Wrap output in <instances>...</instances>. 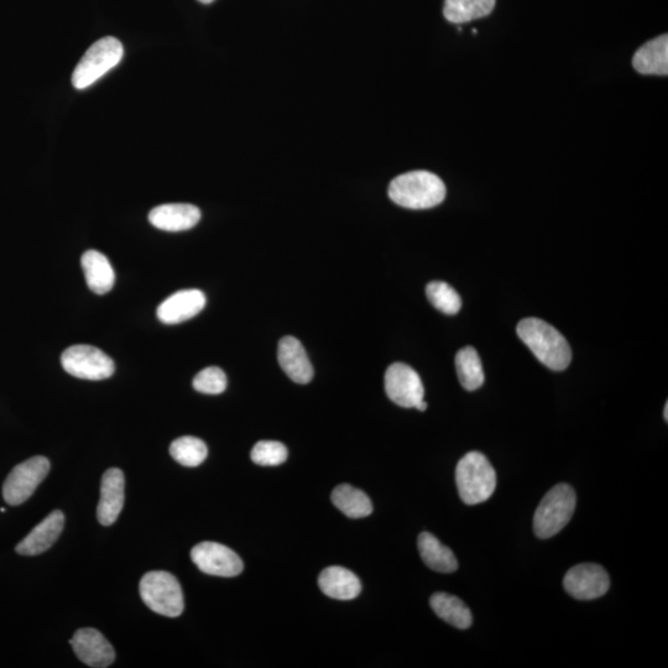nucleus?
<instances>
[{
	"label": "nucleus",
	"instance_id": "obj_1",
	"mask_svg": "<svg viewBox=\"0 0 668 668\" xmlns=\"http://www.w3.org/2000/svg\"><path fill=\"white\" fill-rule=\"evenodd\" d=\"M518 334L534 356L547 368L561 372L568 368L572 351L567 339L550 323L540 318H525L518 325Z\"/></svg>",
	"mask_w": 668,
	"mask_h": 668
},
{
	"label": "nucleus",
	"instance_id": "obj_2",
	"mask_svg": "<svg viewBox=\"0 0 668 668\" xmlns=\"http://www.w3.org/2000/svg\"><path fill=\"white\" fill-rule=\"evenodd\" d=\"M443 181L429 171H411L396 177L389 186L390 200L409 210H429L446 198Z\"/></svg>",
	"mask_w": 668,
	"mask_h": 668
},
{
	"label": "nucleus",
	"instance_id": "obj_3",
	"mask_svg": "<svg viewBox=\"0 0 668 668\" xmlns=\"http://www.w3.org/2000/svg\"><path fill=\"white\" fill-rule=\"evenodd\" d=\"M456 483L459 497L467 505L487 501L497 488V473L484 454L469 452L458 462Z\"/></svg>",
	"mask_w": 668,
	"mask_h": 668
},
{
	"label": "nucleus",
	"instance_id": "obj_4",
	"mask_svg": "<svg viewBox=\"0 0 668 668\" xmlns=\"http://www.w3.org/2000/svg\"><path fill=\"white\" fill-rule=\"evenodd\" d=\"M577 495L571 485L558 484L542 498L534 516V531L540 539H551L565 529L576 511Z\"/></svg>",
	"mask_w": 668,
	"mask_h": 668
},
{
	"label": "nucleus",
	"instance_id": "obj_5",
	"mask_svg": "<svg viewBox=\"0 0 668 668\" xmlns=\"http://www.w3.org/2000/svg\"><path fill=\"white\" fill-rule=\"evenodd\" d=\"M139 591L146 607L156 614L177 618L184 612V593L174 574L164 571L146 573L140 581Z\"/></svg>",
	"mask_w": 668,
	"mask_h": 668
},
{
	"label": "nucleus",
	"instance_id": "obj_6",
	"mask_svg": "<svg viewBox=\"0 0 668 668\" xmlns=\"http://www.w3.org/2000/svg\"><path fill=\"white\" fill-rule=\"evenodd\" d=\"M124 49L122 43L113 36H107L93 44L73 71L72 85L77 90H85L99 78L106 75L122 61Z\"/></svg>",
	"mask_w": 668,
	"mask_h": 668
},
{
	"label": "nucleus",
	"instance_id": "obj_7",
	"mask_svg": "<svg viewBox=\"0 0 668 668\" xmlns=\"http://www.w3.org/2000/svg\"><path fill=\"white\" fill-rule=\"evenodd\" d=\"M62 368L72 377L83 380H104L116 372V364L108 354L88 344L67 348L61 356Z\"/></svg>",
	"mask_w": 668,
	"mask_h": 668
},
{
	"label": "nucleus",
	"instance_id": "obj_8",
	"mask_svg": "<svg viewBox=\"0 0 668 668\" xmlns=\"http://www.w3.org/2000/svg\"><path fill=\"white\" fill-rule=\"evenodd\" d=\"M50 472V461L43 456L28 459L9 473L3 485V498L9 505L25 503Z\"/></svg>",
	"mask_w": 668,
	"mask_h": 668
},
{
	"label": "nucleus",
	"instance_id": "obj_9",
	"mask_svg": "<svg viewBox=\"0 0 668 668\" xmlns=\"http://www.w3.org/2000/svg\"><path fill=\"white\" fill-rule=\"evenodd\" d=\"M193 563L203 573L217 577H237L243 572V561L236 552L217 542H201L191 551Z\"/></svg>",
	"mask_w": 668,
	"mask_h": 668
},
{
	"label": "nucleus",
	"instance_id": "obj_10",
	"mask_svg": "<svg viewBox=\"0 0 668 668\" xmlns=\"http://www.w3.org/2000/svg\"><path fill=\"white\" fill-rule=\"evenodd\" d=\"M384 382L386 395L396 405L411 409L424 400L425 388L420 375L407 364H391Z\"/></svg>",
	"mask_w": 668,
	"mask_h": 668
},
{
	"label": "nucleus",
	"instance_id": "obj_11",
	"mask_svg": "<svg viewBox=\"0 0 668 668\" xmlns=\"http://www.w3.org/2000/svg\"><path fill=\"white\" fill-rule=\"evenodd\" d=\"M563 587L573 598L592 600L603 597L609 591L610 578L597 563H582L567 572Z\"/></svg>",
	"mask_w": 668,
	"mask_h": 668
},
{
	"label": "nucleus",
	"instance_id": "obj_12",
	"mask_svg": "<svg viewBox=\"0 0 668 668\" xmlns=\"http://www.w3.org/2000/svg\"><path fill=\"white\" fill-rule=\"evenodd\" d=\"M70 644L78 659L87 666L106 668L116 660L113 646L96 629L86 628L76 631Z\"/></svg>",
	"mask_w": 668,
	"mask_h": 668
},
{
	"label": "nucleus",
	"instance_id": "obj_13",
	"mask_svg": "<svg viewBox=\"0 0 668 668\" xmlns=\"http://www.w3.org/2000/svg\"><path fill=\"white\" fill-rule=\"evenodd\" d=\"M124 473L118 468L108 469L103 474L101 483V498L97 508V518L104 526H111L119 518L124 506Z\"/></svg>",
	"mask_w": 668,
	"mask_h": 668
},
{
	"label": "nucleus",
	"instance_id": "obj_14",
	"mask_svg": "<svg viewBox=\"0 0 668 668\" xmlns=\"http://www.w3.org/2000/svg\"><path fill=\"white\" fill-rule=\"evenodd\" d=\"M206 306V295L201 290H181L172 294L158 307V318L165 325L191 320Z\"/></svg>",
	"mask_w": 668,
	"mask_h": 668
},
{
	"label": "nucleus",
	"instance_id": "obj_15",
	"mask_svg": "<svg viewBox=\"0 0 668 668\" xmlns=\"http://www.w3.org/2000/svg\"><path fill=\"white\" fill-rule=\"evenodd\" d=\"M201 211L187 203H169L155 207L149 213V222L165 232H184L197 226Z\"/></svg>",
	"mask_w": 668,
	"mask_h": 668
},
{
	"label": "nucleus",
	"instance_id": "obj_16",
	"mask_svg": "<svg viewBox=\"0 0 668 668\" xmlns=\"http://www.w3.org/2000/svg\"><path fill=\"white\" fill-rule=\"evenodd\" d=\"M65 526V515L60 510L52 511L33 531L19 542L17 552L22 556H38L48 551L59 539Z\"/></svg>",
	"mask_w": 668,
	"mask_h": 668
},
{
	"label": "nucleus",
	"instance_id": "obj_17",
	"mask_svg": "<svg viewBox=\"0 0 668 668\" xmlns=\"http://www.w3.org/2000/svg\"><path fill=\"white\" fill-rule=\"evenodd\" d=\"M278 359L287 377L297 384H309L313 378L311 360L299 339L284 337L279 342Z\"/></svg>",
	"mask_w": 668,
	"mask_h": 668
},
{
	"label": "nucleus",
	"instance_id": "obj_18",
	"mask_svg": "<svg viewBox=\"0 0 668 668\" xmlns=\"http://www.w3.org/2000/svg\"><path fill=\"white\" fill-rule=\"evenodd\" d=\"M318 586L327 597L337 600H352L362 592V583L356 574L339 566L322 571L318 577Z\"/></svg>",
	"mask_w": 668,
	"mask_h": 668
},
{
	"label": "nucleus",
	"instance_id": "obj_19",
	"mask_svg": "<svg viewBox=\"0 0 668 668\" xmlns=\"http://www.w3.org/2000/svg\"><path fill=\"white\" fill-rule=\"evenodd\" d=\"M88 287L97 295H106L116 283V274L106 255L88 250L81 259Z\"/></svg>",
	"mask_w": 668,
	"mask_h": 668
},
{
	"label": "nucleus",
	"instance_id": "obj_20",
	"mask_svg": "<svg viewBox=\"0 0 668 668\" xmlns=\"http://www.w3.org/2000/svg\"><path fill=\"white\" fill-rule=\"evenodd\" d=\"M633 66L641 75L667 76L668 36L661 35L641 46L634 55Z\"/></svg>",
	"mask_w": 668,
	"mask_h": 668
},
{
	"label": "nucleus",
	"instance_id": "obj_21",
	"mask_svg": "<svg viewBox=\"0 0 668 668\" xmlns=\"http://www.w3.org/2000/svg\"><path fill=\"white\" fill-rule=\"evenodd\" d=\"M419 551L422 561L432 571L453 573L458 570V561L451 549L441 544L429 532H422L419 537Z\"/></svg>",
	"mask_w": 668,
	"mask_h": 668
},
{
	"label": "nucleus",
	"instance_id": "obj_22",
	"mask_svg": "<svg viewBox=\"0 0 668 668\" xmlns=\"http://www.w3.org/2000/svg\"><path fill=\"white\" fill-rule=\"evenodd\" d=\"M431 608L446 623L457 629L471 628L472 612L463 600L448 593H436L431 597Z\"/></svg>",
	"mask_w": 668,
	"mask_h": 668
},
{
	"label": "nucleus",
	"instance_id": "obj_23",
	"mask_svg": "<svg viewBox=\"0 0 668 668\" xmlns=\"http://www.w3.org/2000/svg\"><path fill=\"white\" fill-rule=\"evenodd\" d=\"M332 501L338 510L351 519H362L373 513L372 500L368 495L349 484L338 485L333 490Z\"/></svg>",
	"mask_w": 668,
	"mask_h": 668
},
{
	"label": "nucleus",
	"instance_id": "obj_24",
	"mask_svg": "<svg viewBox=\"0 0 668 668\" xmlns=\"http://www.w3.org/2000/svg\"><path fill=\"white\" fill-rule=\"evenodd\" d=\"M497 0H446L443 15L448 22L464 24L488 17Z\"/></svg>",
	"mask_w": 668,
	"mask_h": 668
},
{
	"label": "nucleus",
	"instance_id": "obj_25",
	"mask_svg": "<svg viewBox=\"0 0 668 668\" xmlns=\"http://www.w3.org/2000/svg\"><path fill=\"white\" fill-rule=\"evenodd\" d=\"M456 369L464 389L474 391L484 384L482 359L473 347L463 348L457 353Z\"/></svg>",
	"mask_w": 668,
	"mask_h": 668
},
{
	"label": "nucleus",
	"instance_id": "obj_26",
	"mask_svg": "<svg viewBox=\"0 0 668 668\" xmlns=\"http://www.w3.org/2000/svg\"><path fill=\"white\" fill-rule=\"evenodd\" d=\"M170 454L181 466L198 467L206 461L208 448L200 438L184 436L171 443Z\"/></svg>",
	"mask_w": 668,
	"mask_h": 668
},
{
	"label": "nucleus",
	"instance_id": "obj_27",
	"mask_svg": "<svg viewBox=\"0 0 668 668\" xmlns=\"http://www.w3.org/2000/svg\"><path fill=\"white\" fill-rule=\"evenodd\" d=\"M426 295L432 306L446 315H457L461 311V296L452 286L443 281H432L427 285Z\"/></svg>",
	"mask_w": 668,
	"mask_h": 668
},
{
	"label": "nucleus",
	"instance_id": "obj_28",
	"mask_svg": "<svg viewBox=\"0 0 668 668\" xmlns=\"http://www.w3.org/2000/svg\"><path fill=\"white\" fill-rule=\"evenodd\" d=\"M252 461L258 466H280L286 462L287 448L276 441H260L253 447Z\"/></svg>",
	"mask_w": 668,
	"mask_h": 668
},
{
	"label": "nucleus",
	"instance_id": "obj_29",
	"mask_svg": "<svg viewBox=\"0 0 668 668\" xmlns=\"http://www.w3.org/2000/svg\"><path fill=\"white\" fill-rule=\"evenodd\" d=\"M193 388L198 393L219 395L227 389L226 373L218 367H208L201 370L193 379Z\"/></svg>",
	"mask_w": 668,
	"mask_h": 668
},
{
	"label": "nucleus",
	"instance_id": "obj_30",
	"mask_svg": "<svg viewBox=\"0 0 668 668\" xmlns=\"http://www.w3.org/2000/svg\"><path fill=\"white\" fill-rule=\"evenodd\" d=\"M415 409L419 411H426L427 410V403L425 400H422L421 403L417 404Z\"/></svg>",
	"mask_w": 668,
	"mask_h": 668
},
{
	"label": "nucleus",
	"instance_id": "obj_31",
	"mask_svg": "<svg viewBox=\"0 0 668 668\" xmlns=\"http://www.w3.org/2000/svg\"><path fill=\"white\" fill-rule=\"evenodd\" d=\"M198 2L202 4H211L212 2H215V0H198Z\"/></svg>",
	"mask_w": 668,
	"mask_h": 668
},
{
	"label": "nucleus",
	"instance_id": "obj_32",
	"mask_svg": "<svg viewBox=\"0 0 668 668\" xmlns=\"http://www.w3.org/2000/svg\"><path fill=\"white\" fill-rule=\"evenodd\" d=\"M664 415H665V420L668 421V404H666V406H665Z\"/></svg>",
	"mask_w": 668,
	"mask_h": 668
}]
</instances>
